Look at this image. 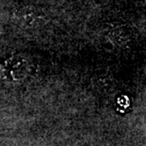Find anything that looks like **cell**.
Wrapping results in <instances>:
<instances>
[{"label": "cell", "mask_w": 146, "mask_h": 146, "mask_svg": "<svg viewBox=\"0 0 146 146\" xmlns=\"http://www.w3.org/2000/svg\"><path fill=\"white\" fill-rule=\"evenodd\" d=\"M29 65L24 58L13 55L0 65V80L15 82L24 79L28 74Z\"/></svg>", "instance_id": "1"}, {"label": "cell", "mask_w": 146, "mask_h": 146, "mask_svg": "<svg viewBox=\"0 0 146 146\" xmlns=\"http://www.w3.org/2000/svg\"><path fill=\"white\" fill-rule=\"evenodd\" d=\"M14 21L21 27L34 28L44 23L45 14L39 8L34 6H23L14 11Z\"/></svg>", "instance_id": "2"}]
</instances>
